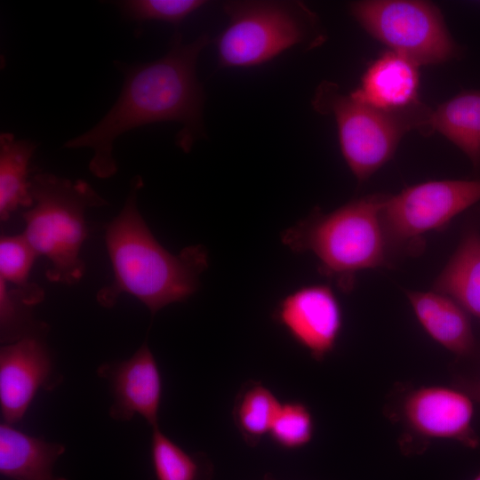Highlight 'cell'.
Returning a JSON list of instances; mask_svg holds the SVG:
<instances>
[{"label":"cell","mask_w":480,"mask_h":480,"mask_svg":"<svg viewBox=\"0 0 480 480\" xmlns=\"http://www.w3.org/2000/svg\"><path fill=\"white\" fill-rule=\"evenodd\" d=\"M210 43L207 34L189 44L179 31L162 58L146 63H114L124 76L121 92L108 112L89 131L68 140L64 148H90L93 156L89 170L93 176L108 179L117 172L113 157L114 141L123 133L149 124L177 122L182 127L176 145L185 153L204 137V92L196 76V61Z\"/></svg>","instance_id":"obj_1"},{"label":"cell","mask_w":480,"mask_h":480,"mask_svg":"<svg viewBox=\"0 0 480 480\" xmlns=\"http://www.w3.org/2000/svg\"><path fill=\"white\" fill-rule=\"evenodd\" d=\"M142 187L141 176L135 175L124 207L106 228L105 243L114 278L97 292L96 300L110 308L122 293H127L154 316L198 290L200 276L208 268V253L204 246L193 245L173 254L156 240L138 209Z\"/></svg>","instance_id":"obj_2"},{"label":"cell","mask_w":480,"mask_h":480,"mask_svg":"<svg viewBox=\"0 0 480 480\" xmlns=\"http://www.w3.org/2000/svg\"><path fill=\"white\" fill-rule=\"evenodd\" d=\"M384 198H358L326 214L315 211L284 231L282 243L297 253L312 252L320 271L347 289L357 271L385 265Z\"/></svg>","instance_id":"obj_3"},{"label":"cell","mask_w":480,"mask_h":480,"mask_svg":"<svg viewBox=\"0 0 480 480\" xmlns=\"http://www.w3.org/2000/svg\"><path fill=\"white\" fill-rule=\"evenodd\" d=\"M32 207L23 212L22 233L38 256L50 266L46 278L73 284L80 281L85 265L80 257L88 230L85 212L108 204L85 180H71L44 172L30 180Z\"/></svg>","instance_id":"obj_4"},{"label":"cell","mask_w":480,"mask_h":480,"mask_svg":"<svg viewBox=\"0 0 480 480\" xmlns=\"http://www.w3.org/2000/svg\"><path fill=\"white\" fill-rule=\"evenodd\" d=\"M228 24L215 39L220 68H251L285 50L319 42L316 19L300 2L229 1L223 4Z\"/></svg>","instance_id":"obj_5"},{"label":"cell","mask_w":480,"mask_h":480,"mask_svg":"<svg viewBox=\"0 0 480 480\" xmlns=\"http://www.w3.org/2000/svg\"><path fill=\"white\" fill-rule=\"evenodd\" d=\"M314 108L334 116L342 156L359 181H364L393 156L411 129L425 131L430 115L420 104L401 112L376 108L324 82L316 91Z\"/></svg>","instance_id":"obj_6"},{"label":"cell","mask_w":480,"mask_h":480,"mask_svg":"<svg viewBox=\"0 0 480 480\" xmlns=\"http://www.w3.org/2000/svg\"><path fill=\"white\" fill-rule=\"evenodd\" d=\"M353 17L372 36L414 65L447 61L458 53L439 10L422 1H359Z\"/></svg>","instance_id":"obj_7"},{"label":"cell","mask_w":480,"mask_h":480,"mask_svg":"<svg viewBox=\"0 0 480 480\" xmlns=\"http://www.w3.org/2000/svg\"><path fill=\"white\" fill-rule=\"evenodd\" d=\"M480 201V180H431L384 198L380 220L387 240L404 244L448 224Z\"/></svg>","instance_id":"obj_8"},{"label":"cell","mask_w":480,"mask_h":480,"mask_svg":"<svg viewBox=\"0 0 480 480\" xmlns=\"http://www.w3.org/2000/svg\"><path fill=\"white\" fill-rule=\"evenodd\" d=\"M273 318L316 361L333 350L342 327L339 300L325 284L304 286L286 295Z\"/></svg>","instance_id":"obj_9"},{"label":"cell","mask_w":480,"mask_h":480,"mask_svg":"<svg viewBox=\"0 0 480 480\" xmlns=\"http://www.w3.org/2000/svg\"><path fill=\"white\" fill-rule=\"evenodd\" d=\"M45 337H28L0 349V407L4 422L20 421L39 388L52 389L60 380Z\"/></svg>","instance_id":"obj_10"},{"label":"cell","mask_w":480,"mask_h":480,"mask_svg":"<svg viewBox=\"0 0 480 480\" xmlns=\"http://www.w3.org/2000/svg\"><path fill=\"white\" fill-rule=\"evenodd\" d=\"M97 373L110 385L111 419L128 421L139 414L152 428L158 426L162 379L147 341L129 359L101 364Z\"/></svg>","instance_id":"obj_11"},{"label":"cell","mask_w":480,"mask_h":480,"mask_svg":"<svg viewBox=\"0 0 480 480\" xmlns=\"http://www.w3.org/2000/svg\"><path fill=\"white\" fill-rule=\"evenodd\" d=\"M472 401L460 388L423 387L405 396L402 413L408 427L422 436L453 439L476 448L480 440L472 427Z\"/></svg>","instance_id":"obj_12"},{"label":"cell","mask_w":480,"mask_h":480,"mask_svg":"<svg viewBox=\"0 0 480 480\" xmlns=\"http://www.w3.org/2000/svg\"><path fill=\"white\" fill-rule=\"evenodd\" d=\"M417 68L396 53L387 52L367 68L360 87L350 94L381 110L401 112L411 109L420 105Z\"/></svg>","instance_id":"obj_13"},{"label":"cell","mask_w":480,"mask_h":480,"mask_svg":"<svg viewBox=\"0 0 480 480\" xmlns=\"http://www.w3.org/2000/svg\"><path fill=\"white\" fill-rule=\"evenodd\" d=\"M65 445L29 436L5 422L0 425V473L12 480H68L53 473Z\"/></svg>","instance_id":"obj_14"},{"label":"cell","mask_w":480,"mask_h":480,"mask_svg":"<svg viewBox=\"0 0 480 480\" xmlns=\"http://www.w3.org/2000/svg\"><path fill=\"white\" fill-rule=\"evenodd\" d=\"M407 297L418 321L433 340L458 356L473 351L469 319L455 300L435 291L409 292Z\"/></svg>","instance_id":"obj_15"},{"label":"cell","mask_w":480,"mask_h":480,"mask_svg":"<svg viewBox=\"0 0 480 480\" xmlns=\"http://www.w3.org/2000/svg\"><path fill=\"white\" fill-rule=\"evenodd\" d=\"M436 131L480 169V90H467L431 111L426 132Z\"/></svg>","instance_id":"obj_16"},{"label":"cell","mask_w":480,"mask_h":480,"mask_svg":"<svg viewBox=\"0 0 480 480\" xmlns=\"http://www.w3.org/2000/svg\"><path fill=\"white\" fill-rule=\"evenodd\" d=\"M480 319V234L468 230L433 286Z\"/></svg>","instance_id":"obj_17"},{"label":"cell","mask_w":480,"mask_h":480,"mask_svg":"<svg viewBox=\"0 0 480 480\" xmlns=\"http://www.w3.org/2000/svg\"><path fill=\"white\" fill-rule=\"evenodd\" d=\"M36 145L16 139L11 132L0 134V220L6 221L20 207L30 208L34 200L28 180V164Z\"/></svg>","instance_id":"obj_18"},{"label":"cell","mask_w":480,"mask_h":480,"mask_svg":"<svg viewBox=\"0 0 480 480\" xmlns=\"http://www.w3.org/2000/svg\"><path fill=\"white\" fill-rule=\"evenodd\" d=\"M282 404L260 381L252 380L243 384L234 400L232 417L248 445L255 447L269 434Z\"/></svg>","instance_id":"obj_19"},{"label":"cell","mask_w":480,"mask_h":480,"mask_svg":"<svg viewBox=\"0 0 480 480\" xmlns=\"http://www.w3.org/2000/svg\"><path fill=\"white\" fill-rule=\"evenodd\" d=\"M152 428L150 452L157 480H210L212 469L204 455L187 452L158 426Z\"/></svg>","instance_id":"obj_20"},{"label":"cell","mask_w":480,"mask_h":480,"mask_svg":"<svg viewBox=\"0 0 480 480\" xmlns=\"http://www.w3.org/2000/svg\"><path fill=\"white\" fill-rule=\"evenodd\" d=\"M28 305L15 287L0 278V339L10 344L28 337H46L49 326L36 320Z\"/></svg>","instance_id":"obj_21"},{"label":"cell","mask_w":480,"mask_h":480,"mask_svg":"<svg viewBox=\"0 0 480 480\" xmlns=\"http://www.w3.org/2000/svg\"><path fill=\"white\" fill-rule=\"evenodd\" d=\"M36 251L23 234L1 236L0 278L12 287L30 290L38 284L29 281L30 271L36 259Z\"/></svg>","instance_id":"obj_22"},{"label":"cell","mask_w":480,"mask_h":480,"mask_svg":"<svg viewBox=\"0 0 480 480\" xmlns=\"http://www.w3.org/2000/svg\"><path fill=\"white\" fill-rule=\"evenodd\" d=\"M314 434V420L308 408L300 402L282 404L269 436L278 446L293 450L308 444Z\"/></svg>","instance_id":"obj_23"},{"label":"cell","mask_w":480,"mask_h":480,"mask_svg":"<svg viewBox=\"0 0 480 480\" xmlns=\"http://www.w3.org/2000/svg\"><path fill=\"white\" fill-rule=\"evenodd\" d=\"M203 0H125L117 2L124 16L137 22L159 20L179 25L205 4Z\"/></svg>","instance_id":"obj_24"},{"label":"cell","mask_w":480,"mask_h":480,"mask_svg":"<svg viewBox=\"0 0 480 480\" xmlns=\"http://www.w3.org/2000/svg\"><path fill=\"white\" fill-rule=\"evenodd\" d=\"M458 388L464 391L472 400L480 404V379L476 380H460Z\"/></svg>","instance_id":"obj_25"},{"label":"cell","mask_w":480,"mask_h":480,"mask_svg":"<svg viewBox=\"0 0 480 480\" xmlns=\"http://www.w3.org/2000/svg\"><path fill=\"white\" fill-rule=\"evenodd\" d=\"M473 480H480V471Z\"/></svg>","instance_id":"obj_26"},{"label":"cell","mask_w":480,"mask_h":480,"mask_svg":"<svg viewBox=\"0 0 480 480\" xmlns=\"http://www.w3.org/2000/svg\"><path fill=\"white\" fill-rule=\"evenodd\" d=\"M263 480H274V479L269 476H266Z\"/></svg>","instance_id":"obj_27"}]
</instances>
